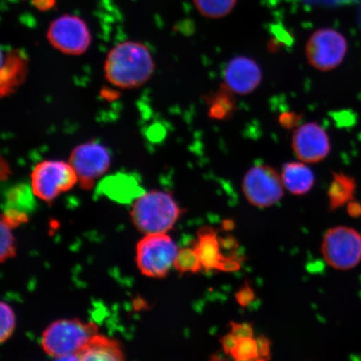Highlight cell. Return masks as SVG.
Here are the masks:
<instances>
[{
    "mask_svg": "<svg viewBox=\"0 0 361 361\" xmlns=\"http://www.w3.org/2000/svg\"><path fill=\"white\" fill-rule=\"evenodd\" d=\"M223 228L226 231H229L234 228V223L233 220H225L223 223Z\"/></svg>",
    "mask_w": 361,
    "mask_h": 361,
    "instance_id": "cell-34",
    "label": "cell"
},
{
    "mask_svg": "<svg viewBox=\"0 0 361 361\" xmlns=\"http://www.w3.org/2000/svg\"><path fill=\"white\" fill-rule=\"evenodd\" d=\"M292 148L298 159L305 164H317L329 156L331 144L322 126L308 123L298 126L293 133Z\"/></svg>",
    "mask_w": 361,
    "mask_h": 361,
    "instance_id": "cell-11",
    "label": "cell"
},
{
    "mask_svg": "<svg viewBox=\"0 0 361 361\" xmlns=\"http://www.w3.org/2000/svg\"><path fill=\"white\" fill-rule=\"evenodd\" d=\"M235 299L239 305L247 307L255 300V290L248 283H245V286L236 293Z\"/></svg>",
    "mask_w": 361,
    "mask_h": 361,
    "instance_id": "cell-27",
    "label": "cell"
},
{
    "mask_svg": "<svg viewBox=\"0 0 361 361\" xmlns=\"http://www.w3.org/2000/svg\"><path fill=\"white\" fill-rule=\"evenodd\" d=\"M360 20H361V11H360Z\"/></svg>",
    "mask_w": 361,
    "mask_h": 361,
    "instance_id": "cell-35",
    "label": "cell"
},
{
    "mask_svg": "<svg viewBox=\"0 0 361 361\" xmlns=\"http://www.w3.org/2000/svg\"><path fill=\"white\" fill-rule=\"evenodd\" d=\"M173 267L180 274L200 272L203 269L200 257L194 247L182 248L176 257Z\"/></svg>",
    "mask_w": 361,
    "mask_h": 361,
    "instance_id": "cell-21",
    "label": "cell"
},
{
    "mask_svg": "<svg viewBox=\"0 0 361 361\" xmlns=\"http://www.w3.org/2000/svg\"><path fill=\"white\" fill-rule=\"evenodd\" d=\"M355 189V178L344 173H334L328 189L329 209L336 210L353 200Z\"/></svg>",
    "mask_w": 361,
    "mask_h": 361,
    "instance_id": "cell-19",
    "label": "cell"
},
{
    "mask_svg": "<svg viewBox=\"0 0 361 361\" xmlns=\"http://www.w3.org/2000/svg\"><path fill=\"white\" fill-rule=\"evenodd\" d=\"M78 183V175L70 162L44 160L39 162L31 173V188L35 197L51 202L70 191Z\"/></svg>",
    "mask_w": 361,
    "mask_h": 361,
    "instance_id": "cell-5",
    "label": "cell"
},
{
    "mask_svg": "<svg viewBox=\"0 0 361 361\" xmlns=\"http://www.w3.org/2000/svg\"><path fill=\"white\" fill-rule=\"evenodd\" d=\"M281 175L269 165L252 166L243 179L242 190L251 205L269 207L281 200L284 193Z\"/></svg>",
    "mask_w": 361,
    "mask_h": 361,
    "instance_id": "cell-9",
    "label": "cell"
},
{
    "mask_svg": "<svg viewBox=\"0 0 361 361\" xmlns=\"http://www.w3.org/2000/svg\"><path fill=\"white\" fill-rule=\"evenodd\" d=\"M348 213L353 216L361 215V205L358 202H350L348 205Z\"/></svg>",
    "mask_w": 361,
    "mask_h": 361,
    "instance_id": "cell-33",
    "label": "cell"
},
{
    "mask_svg": "<svg viewBox=\"0 0 361 361\" xmlns=\"http://www.w3.org/2000/svg\"><path fill=\"white\" fill-rule=\"evenodd\" d=\"M198 12L209 19H221L235 8L238 0H193Z\"/></svg>",
    "mask_w": 361,
    "mask_h": 361,
    "instance_id": "cell-20",
    "label": "cell"
},
{
    "mask_svg": "<svg viewBox=\"0 0 361 361\" xmlns=\"http://www.w3.org/2000/svg\"><path fill=\"white\" fill-rule=\"evenodd\" d=\"M57 0H32V4L38 11L45 12L56 6Z\"/></svg>",
    "mask_w": 361,
    "mask_h": 361,
    "instance_id": "cell-32",
    "label": "cell"
},
{
    "mask_svg": "<svg viewBox=\"0 0 361 361\" xmlns=\"http://www.w3.org/2000/svg\"><path fill=\"white\" fill-rule=\"evenodd\" d=\"M231 356L237 361L259 360V347L257 338H243L238 340Z\"/></svg>",
    "mask_w": 361,
    "mask_h": 361,
    "instance_id": "cell-23",
    "label": "cell"
},
{
    "mask_svg": "<svg viewBox=\"0 0 361 361\" xmlns=\"http://www.w3.org/2000/svg\"><path fill=\"white\" fill-rule=\"evenodd\" d=\"M28 70V61L24 54L18 49H12L3 54L1 67V94L8 96L24 82Z\"/></svg>",
    "mask_w": 361,
    "mask_h": 361,
    "instance_id": "cell-14",
    "label": "cell"
},
{
    "mask_svg": "<svg viewBox=\"0 0 361 361\" xmlns=\"http://www.w3.org/2000/svg\"><path fill=\"white\" fill-rule=\"evenodd\" d=\"M281 177L284 188L297 196L308 193L315 182L313 171L300 161H290L284 164Z\"/></svg>",
    "mask_w": 361,
    "mask_h": 361,
    "instance_id": "cell-16",
    "label": "cell"
},
{
    "mask_svg": "<svg viewBox=\"0 0 361 361\" xmlns=\"http://www.w3.org/2000/svg\"><path fill=\"white\" fill-rule=\"evenodd\" d=\"M262 78L263 73L258 63L243 56L232 59L224 71L226 87L240 96L254 92L259 87Z\"/></svg>",
    "mask_w": 361,
    "mask_h": 361,
    "instance_id": "cell-13",
    "label": "cell"
},
{
    "mask_svg": "<svg viewBox=\"0 0 361 361\" xmlns=\"http://www.w3.org/2000/svg\"><path fill=\"white\" fill-rule=\"evenodd\" d=\"M69 162L78 175V183L85 190H90L94 182L109 170V151L101 143L89 142L75 147Z\"/></svg>",
    "mask_w": 361,
    "mask_h": 361,
    "instance_id": "cell-10",
    "label": "cell"
},
{
    "mask_svg": "<svg viewBox=\"0 0 361 361\" xmlns=\"http://www.w3.org/2000/svg\"><path fill=\"white\" fill-rule=\"evenodd\" d=\"M177 245L168 233L145 234L135 250V263L143 275L161 279L173 267L178 252Z\"/></svg>",
    "mask_w": 361,
    "mask_h": 361,
    "instance_id": "cell-4",
    "label": "cell"
},
{
    "mask_svg": "<svg viewBox=\"0 0 361 361\" xmlns=\"http://www.w3.org/2000/svg\"><path fill=\"white\" fill-rule=\"evenodd\" d=\"M302 116L295 112H284L279 117V123L283 128L293 129L299 126Z\"/></svg>",
    "mask_w": 361,
    "mask_h": 361,
    "instance_id": "cell-29",
    "label": "cell"
},
{
    "mask_svg": "<svg viewBox=\"0 0 361 361\" xmlns=\"http://www.w3.org/2000/svg\"><path fill=\"white\" fill-rule=\"evenodd\" d=\"M81 361H123L125 354L118 341L97 334L78 355Z\"/></svg>",
    "mask_w": 361,
    "mask_h": 361,
    "instance_id": "cell-15",
    "label": "cell"
},
{
    "mask_svg": "<svg viewBox=\"0 0 361 361\" xmlns=\"http://www.w3.org/2000/svg\"><path fill=\"white\" fill-rule=\"evenodd\" d=\"M0 342L4 343L13 335L16 328V314L11 307L4 301L0 304Z\"/></svg>",
    "mask_w": 361,
    "mask_h": 361,
    "instance_id": "cell-24",
    "label": "cell"
},
{
    "mask_svg": "<svg viewBox=\"0 0 361 361\" xmlns=\"http://www.w3.org/2000/svg\"><path fill=\"white\" fill-rule=\"evenodd\" d=\"M203 269L224 272H235L241 268V259L235 256L226 257L221 252V242L214 228L203 227L198 230L197 241L194 245Z\"/></svg>",
    "mask_w": 361,
    "mask_h": 361,
    "instance_id": "cell-12",
    "label": "cell"
},
{
    "mask_svg": "<svg viewBox=\"0 0 361 361\" xmlns=\"http://www.w3.org/2000/svg\"><path fill=\"white\" fill-rule=\"evenodd\" d=\"M348 51L344 35L332 28L319 29L305 45L309 64L320 71H329L341 65Z\"/></svg>",
    "mask_w": 361,
    "mask_h": 361,
    "instance_id": "cell-7",
    "label": "cell"
},
{
    "mask_svg": "<svg viewBox=\"0 0 361 361\" xmlns=\"http://www.w3.org/2000/svg\"><path fill=\"white\" fill-rule=\"evenodd\" d=\"M47 39L54 48L66 55L80 56L90 47L92 36L83 19L65 13L51 23Z\"/></svg>",
    "mask_w": 361,
    "mask_h": 361,
    "instance_id": "cell-8",
    "label": "cell"
},
{
    "mask_svg": "<svg viewBox=\"0 0 361 361\" xmlns=\"http://www.w3.org/2000/svg\"><path fill=\"white\" fill-rule=\"evenodd\" d=\"M1 221L13 229L28 222V214L25 212L8 207L1 216Z\"/></svg>",
    "mask_w": 361,
    "mask_h": 361,
    "instance_id": "cell-26",
    "label": "cell"
},
{
    "mask_svg": "<svg viewBox=\"0 0 361 361\" xmlns=\"http://www.w3.org/2000/svg\"><path fill=\"white\" fill-rule=\"evenodd\" d=\"M182 210L169 192L152 190L135 200L130 218L144 234L168 233L178 222Z\"/></svg>",
    "mask_w": 361,
    "mask_h": 361,
    "instance_id": "cell-3",
    "label": "cell"
},
{
    "mask_svg": "<svg viewBox=\"0 0 361 361\" xmlns=\"http://www.w3.org/2000/svg\"><path fill=\"white\" fill-rule=\"evenodd\" d=\"M154 70V61L147 45L130 40L113 47L104 65L108 82L121 89L142 87L150 80Z\"/></svg>",
    "mask_w": 361,
    "mask_h": 361,
    "instance_id": "cell-1",
    "label": "cell"
},
{
    "mask_svg": "<svg viewBox=\"0 0 361 361\" xmlns=\"http://www.w3.org/2000/svg\"><path fill=\"white\" fill-rule=\"evenodd\" d=\"M230 326H231V333L238 340L254 337L255 332L252 324L231 322Z\"/></svg>",
    "mask_w": 361,
    "mask_h": 361,
    "instance_id": "cell-28",
    "label": "cell"
},
{
    "mask_svg": "<svg viewBox=\"0 0 361 361\" xmlns=\"http://www.w3.org/2000/svg\"><path fill=\"white\" fill-rule=\"evenodd\" d=\"M322 252L331 267L338 270L353 269L361 261V236L356 230L340 226L324 234Z\"/></svg>",
    "mask_w": 361,
    "mask_h": 361,
    "instance_id": "cell-6",
    "label": "cell"
},
{
    "mask_svg": "<svg viewBox=\"0 0 361 361\" xmlns=\"http://www.w3.org/2000/svg\"><path fill=\"white\" fill-rule=\"evenodd\" d=\"M98 334L96 323L78 319L56 320L44 329L42 348L57 360H79L78 353Z\"/></svg>",
    "mask_w": 361,
    "mask_h": 361,
    "instance_id": "cell-2",
    "label": "cell"
},
{
    "mask_svg": "<svg viewBox=\"0 0 361 361\" xmlns=\"http://www.w3.org/2000/svg\"><path fill=\"white\" fill-rule=\"evenodd\" d=\"M101 187L103 192L107 196L121 202H129L133 198L135 200L143 193L137 180L132 176L125 174L106 178Z\"/></svg>",
    "mask_w": 361,
    "mask_h": 361,
    "instance_id": "cell-17",
    "label": "cell"
},
{
    "mask_svg": "<svg viewBox=\"0 0 361 361\" xmlns=\"http://www.w3.org/2000/svg\"><path fill=\"white\" fill-rule=\"evenodd\" d=\"M259 347V360H269L271 359V341L267 337L261 336L257 338Z\"/></svg>",
    "mask_w": 361,
    "mask_h": 361,
    "instance_id": "cell-30",
    "label": "cell"
},
{
    "mask_svg": "<svg viewBox=\"0 0 361 361\" xmlns=\"http://www.w3.org/2000/svg\"><path fill=\"white\" fill-rule=\"evenodd\" d=\"M35 194L32 188L26 185H19L13 188L7 194L8 203L13 209L23 212L32 209Z\"/></svg>",
    "mask_w": 361,
    "mask_h": 361,
    "instance_id": "cell-22",
    "label": "cell"
},
{
    "mask_svg": "<svg viewBox=\"0 0 361 361\" xmlns=\"http://www.w3.org/2000/svg\"><path fill=\"white\" fill-rule=\"evenodd\" d=\"M0 230H1V250H0V261L1 263L8 259H13L16 255V245L15 237L12 233V228L6 223L1 221L0 224Z\"/></svg>",
    "mask_w": 361,
    "mask_h": 361,
    "instance_id": "cell-25",
    "label": "cell"
},
{
    "mask_svg": "<svg viewBox=\"0 0 361 361\" xmlns=\"http://www.w3.org/2000/svg\"><path fill=\"white\" fill-rule=\"evenodd\" d=\"M238 338L234 336L231 332L221 338V345H222L224 354L231 355L232 351L234 347L236 346Z\"/></svg>",
    "mask_w": 361,
    "mask_h": 361,
    "instance_id": "cell-31",
    "label": "cell"
},
{
    "mask_svg": "<svg viewBox=\"0 0 361 361\" xmlns=\"http://www.w3.org/2000/svg\"><path fill=\"white\" fill-rule=\"evenodd\" d=\"M206 103L207 114L210 118L216 121L231 119L237 109L234 93L225 84L207 94Z\"/></svg>",
    "mask_w": 361,
    "mask_h": 361,
    "instance_id": "cell-18",
    "label": "cell"
}]
</instances>
